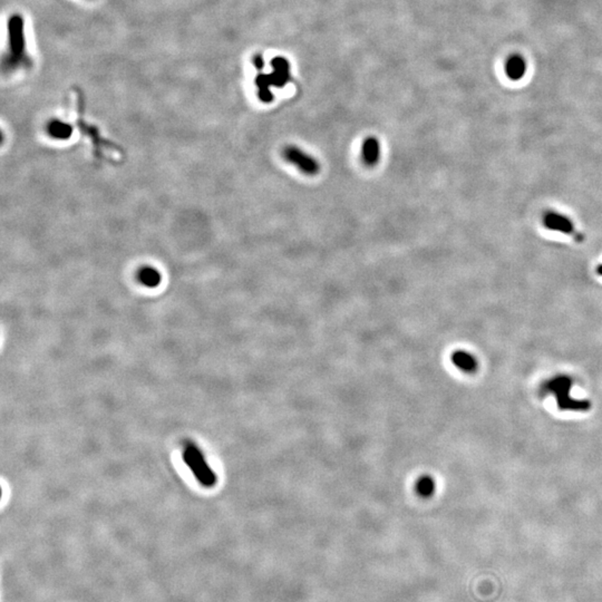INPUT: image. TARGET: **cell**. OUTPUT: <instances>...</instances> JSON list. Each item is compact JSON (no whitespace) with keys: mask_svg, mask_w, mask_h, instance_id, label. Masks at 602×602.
Wrapping results in <instances>:
<instances>
[{"mask_svg":"<svg viewBox=\"0 0 602 602\" xmlns=\"http://www.w3.org/2000/svg\"><path fill=\"white\" fill-rule=\"evenodd\" d=\"M573 381L568 376H556L543 384V393L556 396L559 408L561 410L585 412L590 410V401L573 399L570 395Z\"/></svg>","mask_w":602,"mask_h":602,"instance_id":"obj_1","label":"cell"},{"mask_svg":"<svg viewBox=\"0 0 602 602\" xmlns=\"http://www.w3.org/2000/svg\"><path fill=\"white\" fill-rule=\"evenodd\" d=\"M8 30V57L5 64L8 67H17L26 61V36L25 21L23 16L14 14L7 23Z\"/></svg>","mask_w":602,"mask_h":602,"instance_id":"obj_2","label":"cell"},{"mask_svg":"<svg viewBox=\"0 0 602 602\" xmlns=\"http://www.w3.org/2000/svg\"><path fill=\"white\" fill-rule=\"evenodd\" d=\"M283 155L287 162L296 166L303 174L316 175L319 173L320 164L318 161L298 146H287L283 149Z\"/></svg>","mask_w":602,"mask_h":602,"instance_id":"obj_3","label":"cell"},{"mask_svg":"<svg viewBox=\"0 0 602 602\" xmlns=\"http://www.w3.org/2000/svg\"><path fill=\"white\" fill-rule=\"evenodd\" d=\"M77 124H79V130H81L85 135H88V137H90V141H92V143H93L94 152H95V154H97V157H102L103 146H104V148H108V149H113L117 152H119V153H122V150L119 149L117 144H113L112 142L105 141L104 139H102L101 135H99V131L97 128L88 126V124H86L81 117H79V121H77Z\"/></svg>","mask_w":602,"mask_h":602,"instance_id":"obj_4","label":"cell"},{"mask_svg":"<svg viewBox=\"0 0 602 602\" xmlns=\"http://www.w3.org/2000/svg\"><path fill=\"white\" fill-rule=\"evenodd\" d=\"M381 159V144L374 137H367L361 146V160L365 165L375 166Z\"/></svg>","mask_w":602,"mask_h":602,"instance_id":"obj_5","label":"cell"},{"mask_svg":"<svg viewBox=\"0 0 602 602\" xmlns=\"http://www.w3.org/2000/svg\"><path fill=\"white\" fill-rule=\"evenodd\" d=\"M452 363L459 370L465 372H473L477 370V361L474 356L465 350H457L452 354Z\"/></svg>","mask_w":602,"mask_h":602,"instance_id":"obj_6","label":"cell"},{"mask_svg":"<svg viewBox=\"0 0 602 602\" xmlns=\"http://www.w3.org/2000/svg\"><path fill=\"white\" fill-rule=\"evenodd\" d=\"M525 61L521 56H512L506 61V75L511 79H520L525 74Z\"/></svg>","mask_w":602,"mask_h":602,"instance_id":"obj_7","label":"cell"},{"mask_svg":"<svg viewBox=\"0 0 602 602\" xmlns=\"http://www.w3.org/2000/svg\"><path fill=\"white\" fill-rule=\"evenodd\" d=\"M48 132H50V137H54V139L67 140V139H70L72 137L73 126L68 124V123L61 122L59 119H55V121H52L50 123Z\"/></svg>","mask_w":602,"mask_h":602,"instance_id":"obj_8","label":"cell"},{"mask_svg":"<svg viewBox=\"0 0 602 602\" xmlns=\"http://www.w3.org/2000/svg\"><path fill=\"white\" fill-rule=\"evenodd\" d=\"M139 279L148 288H155L161 283V274L157 269L151 267H144L139 272Z\"/></svg>","mask_w":602,"mask_h":602,"instance_id":"obj_9","label":"cell"},{"mask_svg":"<svg viewBox=\"0 0 602 602\" xmlns=\"http://www.w3.org/2000/svg\"><path fill=\"white\" fill-rule=\"evenodd\" d=\"M415 491L422 498H430L435 492V482L431 476L425 475L417 481L415 484Z\"/></svg>","mask_w":602,"mask_h":602,"instance_id":"obj_10","label":"cell"}]
</instances>
